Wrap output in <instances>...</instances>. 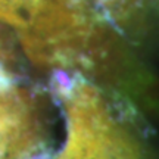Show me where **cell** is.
Masks as SVG:
<instances>
[{
    "mask_svg": "<svg viewBox=\"0 0 159 159\" xmlns=\"http://www.w3.org/2000/svg\"><path fill=\"white\" fill-rule=\"evenodd\" d=\"M0 22L31 62L57 71L91 74L111 35L87 0H0Z\"/></svg>",
    "mask_w": 159,
    "mask_h": 159,
    "instance_id": "obj_1",
    "label": "cell"
},
{
    "mask_svg": "<svg viewBox=\"0 0 159 159\" xmlns=\"http://www.w3.org/2000/svg\"><path fill=\"white\" fill-rule=\"evenodd\" d=\"M52 81L65 116V139L53 159H142L118 91L80 72L56 71Z\"/></svg>",
    "mask_w": 159,
    "mask_h": 159,
    "instance_id": "obj_2",
    "label": "cell"
},
{
    "mask_svg": "<svg viewBox=\"0 0 159 159\" xmlns=\"http://www.w3.org/2000/svg\"><path fill=\"white\" fill-rule=\"evenodd\" d=\"M0 159H50V133L43 105L2 61Z\"/></svg>",
    "mask_w": 159,
    "mask_h": 159,
    "instance_id": "obj_3",
    "label": "cell"
},
{
    "mask_svg": "<svg viewBox=\"0 0 159 159\" xmlns=\"http://www.w3.org/2000/svg\"><path fill=\"white\" fill-rule=\"evenodd\" d=\"M121 12L127 11V9H133L136 11L139 7H150V9H158L159 11V0H127L124 3H121Z\"/></svg>",
    "mask_w": 159,
    "mask_h": 159,
    "instance_id": "obj_4",
    "label": "cell"
}]
</instances>
